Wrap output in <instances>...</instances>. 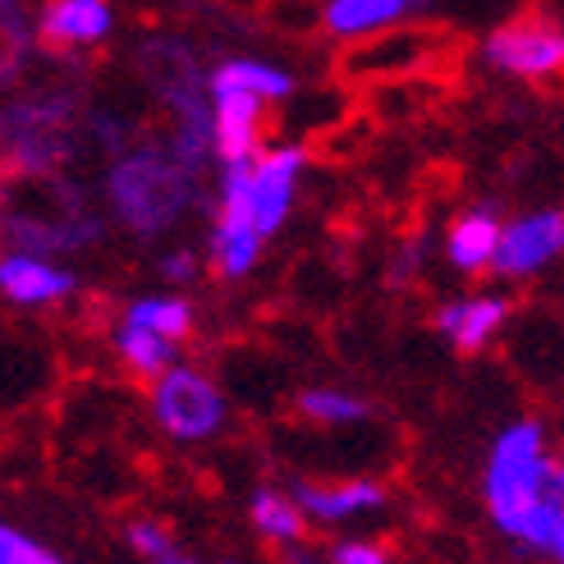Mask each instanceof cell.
Returning <instances> with one entry per match:
<instances>
[{"label":"cell","instance_id":"cell-1","mask_svg":"<svg viewBox=\"0 0 564 564\" xmlns=\"http://www.w3.org/2000/svg\"><path fill=\"white\" fill-rule=\"evenodd\" d=\"M560 455L538 417H514L500 427L482 464V510L491 528L519 551L551 555L564 542V487Z\"/></svg>","mask_w":564,"mask_h":564},{"label":"cell","instance_id":"cell-2","mask_svg":"<svg viewBox=\"0 0 564 564\" xmlns=\"http://www.w3.org/2000/svg\"><path fill=\"white\" fill-rule=\"evenodd\" d=\"M193 180L197 171H188L171 148H138L106 171V203L129 235L156 239L193 207Z\"/></svg>","mask_w":564,"mask_h":564},{"label":"cell","instance_id":"cell-3","mask_svg":"<svg viewBox=\"0 0 564 564\" xmlns=\"http://www.w3.org/2000/svg\"><path fill=\"white\" fill-rule=\"evenodd\" d=\"M148 413H152V427L165 441L207 445L230 422V400H225V390L203 368L175 362L156 381H148Z\"/></svg>","mask_w":564,"mask_h":564},{"label":"cell","instance_id":"cell-4","mask_svg":"<svg viewBox=\"0 0 564 564\" xmlns=\"http://www.w3.org/2000/svg\"><path fill=\"white\" fill-rule=\"evenodd\" d=\"M78 101L69 93H37L6 110V161L14 175H51L74 148Z\"/></svg>","mask_w":564,"mask_h":564},{"label":"cell","instance_id":"cell-5","mask_svg":"<svg viewBox=\"0 0 564 564\" xmlns=\"http://www.w3.org/2000/svg\"><path fill=\"white\" fill-rule=\"evenodd\" d=\"M487 61L514 78H551L564 69V28L542 14L510 19L487 37Z\"/></svg>","mask_w":564,"mask_h":564},{"label":"cell","instance_id":"cell-6","mask_svg":"<svg viewBox=\"0 0 564 564\" xmlns=\"http://www.w3.org/2000/svg\"><path fill=\"white\" fill-rule=\"evenodd\" d=\"M560 252H564V207L514 216L500 230V248H496L491 275H500V280L538 275L542 267H551L560 258Z\"/></svg>","mask_w":564,"mask_h":564},{"label":"cell","instance_id":"cell-7","mask_svg":"<svg viewBox=\"0 0 564 564\" xmlns=\"http://www.w3.org/2000/svg\"><path fill=\"white\" fill-rule=\"evenodd\" d=\"M436 37L422 33V28H386V37L372 42H354L340 55V74L358 78V83H394V78H413L422 65L432 61Z\"/></svg>","mask_w":564,"mask_h":564},{"label":"cell","instance_id":"cell-8","mask_svg":"<svg viewBox=\"0 0 564 564\" xmlns=\"http://www.w3.org/2000/svg\"><path fill=\"white\" fill-rule=\"evenodd\" d=\"M303 505L307 523L322 528H345L358 519H372L390 505V491L377 477H335V482H294L290 487Z\"/></svg>","mask_w":564,"mask_h":564},{"label":"cell","instance_id":"cell-9","mask_svg":"<svg viewBox=\"0 0 564 564\" xmlns=\"http://www.w3.org/2000/svg\"><path fill=\"white\" fill-rule=\"evenodd\" d=\"M307 152L299 143H280V148H267L258 161H252V216H258V230L271 239L280 225L290 216V203H294V180L303 171Z\"/></svg>","mask_w":564,"mask_h":564},{"label":"cell","instance_id":"cell-10","mask_svg":"<svg viewBox=\"0 0 564 564\" xmlns=\"http://www.w3.org/2000/svg\"><path fill=\"white\" fill-rule=\"evenodd\" d=\"M505 317H510V299L500 294H477V299H449L432 313V326L445 335V345L473 358L482 354L496 335L505 330Z\"/></svg>","mask_w":564,"mask_h":564},{"label":"cell","instance_id":"cell-11","mask_svg":"<svg viewBox=\"0 0 564 564\" xmlns=\"http://www.w3.org/2000/svg\"><path fill=\"white\" fill-rule=\"evenodd\" d=\"M212 106H216V156L225 165L258 161L262 129H267V116H262L267 101L252 93H212Z\"/></svg>","mask_w":564,"mask_h":564},{"label":"cell","instance_id":"cell-12","mask_svg":"<svg viewBox=\"0 0 564 564\" xmlns=\"http://www.w3.org/2000/svg\"><path fill=\"white\" fill-rule=\"evenodd\" d=\"M78 290V275L61 271L42 258H28V252H6L0 262V294H6L14 307H46L61 303Z\"/></svg>","mask_w":564,"mask_h":564},{"label":"cell","instance_id":"cell-13","mask_svg":"<svg viewBox=\"0 0 564 564\" xmlns=\"http://www.w3.org/2000/svg\"><path fill=\"white\" fill-rule=\"evenodd\" d=\"M116 14H110L106 0H46L37 14V37L46 46H97Z\"/></svg>","mask_w":564,"mask_h":564},{"label":"cell","instance_id":"cell-14","mask_svg":"<svg viewBox=\"0 0 564 564\" xmlns=\"http://www.w3.org/2000/svg\"><path fill=\"white\" fill-rule=\"evenodd\" d=\"M427 0H326V19L322 28L335 42H358L362 33H386V28H400L404 19H413Z\"/></svg>","mask_w":564,"mask_h":564},{"label":"cell","instance_id":"cell-15","mask_svg":"<svg viewBox=\"0 0 564 564\" xmlns=\"http://www.w3.org/2000/svg\"><path fill=\"white\" fill-rule=\"evenodd\" d=\"M500 230H505V225H500V216H496L491 203L473 207V212H464L455 225H449V235H445V258L455 262L459 271H468V275L491 271L496 248H500Z\"/></svg>","mask_w":564,"mask_h":564},{"label":"cell","instance_id":"cell-16","mask_svg":"<svg viewBox=\"0 0 564 564\" xmlns=\"http://www.w3.org/2000/svg\"><path fill=\"white\" fill-rule=\"evenodd\" d=\"M248 523L252 532L267 542V546H294L307 542V514L294 491H280V487H258L248 496Z\"/></svg>","mask_w":564,"mask_h":564},{"label":"cell","instance_id":"cell-17","mask_svg":"<svg viewBox=\"0 0 564 564\" xmlns=\"http://www.w3.org/2000/svg\"><path fill=\"white\" fill-rule=\"evenodd\" d=\"M207 93H252L262 101H285L294 97V78L267 61H220L207 74Z\"/></svg>","mask_w":564,"mask_h":564},{"label":"cell","instance_id":"cell-18","mask_svg":"<svg viewBox=\"0 0 564 564\" xmlns=\"http://www.w3.org/2000/svg\"><path fill=\"white\" fill-rule=\"evenodd\" d=\"M110 345H116L124 368L133 377H143V381H156L165 368H175V340H165V335L138 326V322L120 317V326L110 330Z\"/></svg>","mask_w":564,"mask_h":564},{"label":"cell","instance_id":"cell-19","mask_svg":"<svg viewBox=\"0 0 564 564\" xmlns=\"http://www.w3.org/2000/svg\"><path fill=\"white\" fill-rule=\"evenodd\" d=\"M294 409H299L303 422H313V427H358V422L372 417V404L362 400V394L335 390V386H307V390H299Z\"/></svg>","mask_w":564,"mask_h":564},{"label":"cell","instance_id":"cell-20","mask_svg":"<svg viewBox=\"0 0 564 564\" xmlns=\"http://www.w3.org/2000/svg\"><path fill=\"white\" fill-rule=\"evenodd\" d=\"M124 542H129L138 564H203L171 528L156 523V519H129L124 523Z\"/></svg>","mask_w":564,"mask_h":564},{"label":"cell","instance_id":"cell-21","mask_svg":"<svg viewBox=\"0 0 564 564\" xmlns=\"http://www.w3.org/2000/svg\"><path fill=\"white\" fill-rule=\"evenodd\" d=\"M124 322H138V326H148L180 345L193 335V303L188 299H133L124 307Z\"/></svg>","mask_w":564,"mask_h":564},{"label":"cell","instance_id":"cell-22","mask_svg":"<svg viewBox=\"0 0 564 564\" xmlns=\"http://www.w3.org/2000/svg\"><path fill=\"white\" fill-rule=\"evenodd\" d=\"M6 252H28V258H46V252H65V230L61 216H6Z\"/></svg>","mask_w":564,"mask_h":564},{"label":"cell","instance_id":"cell-23","mask_svg":"<svg viewBox=\"0 0 564 564\" xmlns=\"http://www.w3.org/2000/svg\"><path fill=\"white\" fill-rule=\"evenodd\" d=\"M0 564H65L46 542H37L28 528L6 523L0 528Z\"/></svg>","mask_w":564,"mask_h":564},{"label":"cell","instance_id":"cell-24","mask_svg":"<svg viewBox=\"0 0 564 564\" xmlns=\"http://www.w3.org/2000/svg\"><path fill=\"white\" fill-rule=\"evenodd\" d=\"M322 19H326V10H317L313 0H271V23L280 33L303 37V33H313V28H322Z\"/></svg>","mask_w":564,"mask_h":564},{"label":"cell","instance_id":"cell-25","mask_svg":"<svg viewBox=\"0 0 564 564\" xmlns=\"http://www.w3.org/2000/svg\"><path fill=\"white\" fill-rule=\"evenodd\" d=\"M326 564H390V551L368 538H349L326 551Z\"/></svg>","mask_w":564,"mask_h":564},{"label":"cell","instance_id":"cell-26","mask_svg":"<svg viewBox=\"0 0 564 564\" xmlns=\"http://www.w3.org/2000/svg\"><path fill=\"white\" fill-rule=\"evenodd\" d=\"M161 280L165 285H193L197 280V258L193 252H171V258H161Z\"/></svg>","mask_w":564,"mask_h":564},{"label":"cell","instance_id":"cell-27","mask_svg":"<svg viewBox=\"0 0 564 564\" xmlns=\"http://www.w3.org/2000/svg\"><path fill=\"white\" fill-rule=\"evenodd\" d=\"M275 560L280 564H326L317 551H307V542H294V546H280L275 551Z\"/></svg>","mask_w":564,"mask_h":564},{"label":"cell","instance_id":"cell-28","mask_svg":"<svg viewBox=\"0 0 564 564\" xmlns=\"http://www.w3.org/2000/svg\"><path fill=\"white\" fill-rule=\"evenodd\" d=\"M560 487H564V464H560ZM555 564H564V542H560V551H555Z\"/></svg>","mask_w":564,"mask_h":564},{"label":"cell","instance_id":"cell-29","mask_svg":"<svg viewBox=\"0 0 564 564\" xmlns=\"http://www.w3.org/2000/svg\"><path fill=\"white\" fill-rule=\"evenodd\" d=\"M235 6H258V0H235Z\"/></svg>","mask_w":564,"mask_h":564},{"label":"cell","instance_id":"cell-30","mask_svg":"<svg viewBox=\"0 0 564 564\" xmlns=\"http://www.w3.org/2000/svg\"><path fill=\"white\" fill-rule=\"evenodd\" d=\"M216 564H235V560H216Z\"/></svg>","mask_w":564,"mask_h":564}]
</instances>
